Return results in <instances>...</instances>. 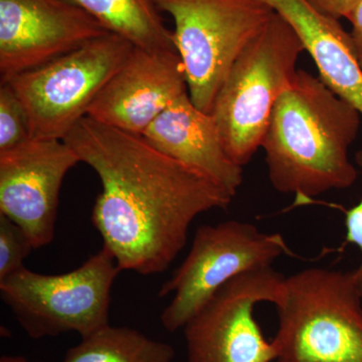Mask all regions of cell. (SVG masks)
<instances>
[{"label":"cell","instance_id":"obj_1","mask_svg":"<svg viewBox=\"0 0 362 362\" xmlns=\"http://www.w3.org/2000/svg\"><path fill=\"white\" fill-rule=\"evenodd\" d=\"M64 141L101 181L92 221L121 271H165L199 214L226 209L233 195L130 134L86 116Z\"/></svg>","mask_w":362,"mask_h":362},{"label":"cell","instance_id":"obj_21","mask_svg":"<svg viewBox=\"0 0 362 362\" xmlns=\"http://www.w3.org/2000/svg\"><path fill=\"white\" fill-rule=\"evenodd\" d=\"M346 20H349L351 25L350 37H351L357 61L362 69V1L357 4L356 8L347 16Z\"/></svg>","mask_w":362,"mask_h":362},{"label":"cell","instance_id":"obj_20","mask_svg":"<svg viewBox=\"0 0 362 362\" xmlns=\"http://www.w3.org/2000/svg\"><path fill=\"white\" fill-rule=\"evenodd\" d=\"M314 6L332 18H347L362 0H309Z\"/></svg>","mask_w":362,"mask_h":362},{"label":"cell","instance_id":"obj_17","mask_svg":"<svg viewBox=\"0 0 362 362\" xmlns=\"http://www.w3.org/2000/svg\"><path fill=\"white\" fill-rule=\"evenodd\" d=\"M32 139L30 119L20 98L8 83L0 85V152Z\"/></svg>","mask_w":362,"mask_h":362},{"label":"cell","instance_id":"obj_3","mask_svg":"<svg viewBox=\"0 0 362 362\" xmlns=\"http://www.w3.org/2000/svg\"><path fill=\"white\" fill-rule=\"evenodd\" d=\"M276 308V362H362V296L352 272L293 274Z\"/></svg>","mask_w":362,"mask_h":362},{"label":"cell","instance_id":"obj_13","mask_svg":"<svg viewBox=\"0 0 362 362\" xmlns=\"http://www.w3.org/2000/svg\"><path fill=\"white\" fill-rule=\"evenodd\" d=\"M142 137L161 153L237 194L243 168L228 156L213 115L199 110L188 93L162 112Z\"/></svg>","mask_w":362,"mask_h":362},{"label":"cell","instance_id":"obj_16","mask_svg":"<svg viewBox=\"0 0 362 362\" xmlns=\"http://www.w3.org/2000/svg\"><path fill=\"white\" fill-rule=\"evenodd\" d=\"M175 352L135 329L110 324L83 337L66 352L63 362H171Z\"/></svg>","mask_w":362,"mask_h":362},{"label":"cell","instance_id":"obj_4","mask_svg":"<svg viewBox=\"0 0 362 362\" xmlns=\"http://www.w3.org/2000/svg\"><path fill=\"white\" fill-rule=\"evenodd\" d=\"M303 52L294 28L275 13L226 75L211 114L228 156L242 168L261 148L276 103Z\"/></svg>","mask_w":362,"mask_h":362},{"label":"cell","instance_id":"obj_8","mask_svg":"<svg viewBox=\"0 0 362 362\" xmlns=\"http://www.w3.org/2000/svg\"><path fill=\"white\" fill-rule=\"evenodd\" d=\"M285 254L291 252L280 233H262L252 223L232 220L199 226L187 258L159 290V298L173 295L162 312V325L169 332L185 328L223 286L271 267Z\"/></svg>","mask_w":362,"mask_h":362},{"label":"cell","instance_id":"obj_6","mask_svg":"<svg viewBox=\"0 0 362 362\" xmlns=\"http://www.w3.org/2000/svg\"><path fill=\"white\" fill-rule=\"evenodd\" d=\"M121 269L107 247L69 273L45 275L25 267L0 281L2 301L33 339L109 325L112 286Z\"/></svg>","mask_w":362,"mask_h":362},{"label":"cell","instance_id":"obj_14","mask_svg":"<svg viewBox=\"0 0 362 362\" xmlns=\"http://www.w3.org/2000/svg\"><path fill=\"white\" fill-rule=\"evenodd\" d=\"M262 1L294 28L324 84L362 117V69L350 33L339 20L319 11L309 0Z\"/></svg>","mask_w":362,"mask_h":362},{"label":"cell","instance_id":"obj_5","mask_svg":"<svg viewBox=\"0 0 362 362\" xmlns=\"http://www.w3.org/2000/svg\"><path fill=\"white\" fill-rule=\"evenodd\" d=\"M175 21L173 42L188 95L211 113L228 71L275 11L262 0H152Z\"/></svg>","mask_w":362,"mask_h":362},{"label":"cell","instance_id":"obj_15","mask_svg":"<svg viewBox=\"0 0 362 362\" xmlns=\"http://www.w3.org/2000/svg\"><path fill=\"white\" fill-rule=\"evenodd\" d=\"M84 9L107 32L148 52L176 51L173 33L152 0H66Z\"/></svg>","mask_w":362,"mask_h":362},{"label":"cell","instance_id":"obj_22","mask_svg":"<svg viewBox=\"0 0 362 362\" xmlns=\"http://www.w3.org/2000/svg\"><path fill=\"white\" fill-rule=\"evenodd\" d=\"M0 362H30L23 356H2Z\"/></svg>","mask_w":362,"mask_h":362},{"label":"cell","instance_id":"obj_9","mask_svg":"<svg viewBox=\"0 0 362 362\" xmlns=\"http://www.w3.org/2000/svg\"><path fill=\"white\" fill-rule=\"evenodd\" d=\"M286 277L273 267L243 274L221 288L185 326L188 362H274L277 352L255 318V308L278 305Z\"/></svg>","mask_w":362,"mask_h":362},{"label":"cell","instance_id":"obj_7","mask_svg":"<svg viewBox=\"0 0 362 362\" xmlns=\"http://www.w3.org/2000/svg\"><path fill=\"white\" fill-rule=\"evenodd\" d=\"M134 49L109 33L7 81L25 106L32 139H65Z\"/></svg>","mask_w":362,"mask_h":362},{"label":"cell","instance_id":"obj_18","mask_svg":"<svg viewBox=\"0 0 362 362\" xmlns=\"http://www.w3.org/2000/svg\"><path fill=\"white\" fill-rule=\"evenodd\" d=\"M35 250L20 226L0 214V281L25 267L23 262Z\"/></svg>","mask_w":362,"mask_h":362},{"label":"cell","instance_id":"obj_12","mask_svg":"<svg viewBox=\"0 0 362 362\" xmlns=\"http://www.w3.org/2000/svg\"><path fill=\"white\" fill-rule=\"evenodd\" d=\"M176 51L134 49L90 105L87 117L116 129L142 136L162 112L187 94Z\"/></svg>","mask_w":362,"mask_h":362},{"label":"cell","instance_id":"obj_19","mask_svg":"<svg viewBox=\"0 0 362 362\" xmlns=\"http://www.w3.org/2000/svg\"><path fill=\"white\" fill-rule=\"evenodd\" d=\"M356 162L362 169V149L356 152ZM345 244L354 245L362 254V199L358 204L344 211ZM354 280L362 296V259L356 270L352 271Z\"/></svg>","mask_w":362,"mask_h":362},{"label":"cell","instance_id":"obj_2","mask_svg":"<svg viewBox=\"0 0 362 362\" xmlns=\"http://www.w3.org/2000/svg\"><path fill=\"white\" fill-rule=\"evenodd\" d=\"M361 120L358 111L320 78L297 70L276 103L262 142L273 187L304 204L352 187L357 170L349 148Z\"/></svg>","mask_w":362,"mask_h":362},{"label":"cell","instance_id":"obj_10","mask_svg":"<svg viewBox=\"0 0 362 362\" xmlns=\"http://www.w3.org/2000/svg\"><path fill=\"white\" fill-rule=\"evenodd\" d=\"M107 33L84 9L66 0H0L1 83Z\"/></svg>","mask_w":362,"mask_h":362},{"label":"cell","instance_id":"obj_11","mask_svg":"<svg viewBox=\"0 0 362 362\" xmlns=\"http://www.w3.org/2000/svg\"><path fill=\"white\" fill-rule=\"evenodd\" d=\"M78 162L64 140L30 139L0 152V214L25 230L35 250L54 240L62 185Z\"/></svg>","mask_w":362,"mask_h":362}]
</instances>
